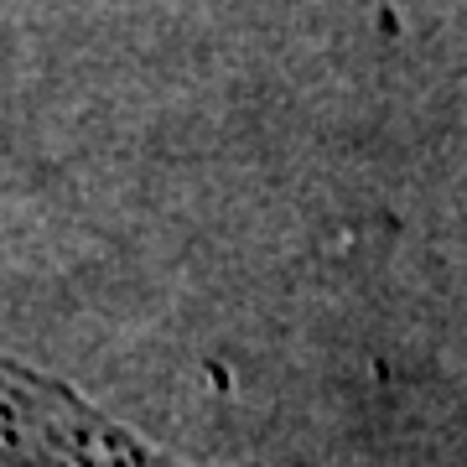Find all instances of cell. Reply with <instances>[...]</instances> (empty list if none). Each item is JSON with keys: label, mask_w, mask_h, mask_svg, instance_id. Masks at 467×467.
Segmentation results:
<instances>
[{"label": "cell", "mask_w": 467, "mask_h": 467, "mask_svg": "<svg viewBox=\"0 0 467 467\" xmlns=\"http://www.w3.org/2000/svg\"><path fill=\"white\" fill-rule=\"evenodd\" d=\"M0 467H146L115 436L67 405L36 400L26 384L0 379Z\"/></svg>", "instance_id": "obj_1"}]
</instances>
